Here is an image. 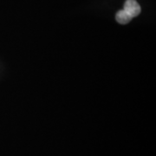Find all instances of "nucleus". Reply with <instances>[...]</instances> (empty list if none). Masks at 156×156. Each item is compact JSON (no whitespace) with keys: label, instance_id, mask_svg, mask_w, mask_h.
<instances>
[{"label":"nucleus","instance_id":"obj_1","mask_svg":"<svg viewBox=\"0 0 156 156\" xmlns=\"http://www.w3.org/2000/svg\"><path fill=\"white\" fill-rule=\"evenodd\" d=\"M123 11L127 12L130 17H135L140 13V6L136 0H127L124 4Z\"/></svg>","mask_w":156,"mask_h":156},{"label":"nucleus","instance_id":"obj_2","mask_svg":"<svg viewBox=\"0 0 156 156\" xmlns=\"http://www.w3.org/2000/svg\"><path fill=\"white\" fill-rule=\"evenodd\" d=\"M115 19H116V21L119 23L126 24V23H129L132 20V17H130L127 12H125L123 10H121V11H119L116 13Z\"/></svg>","mask_w":156,"mask_h":156}]
</instances>
